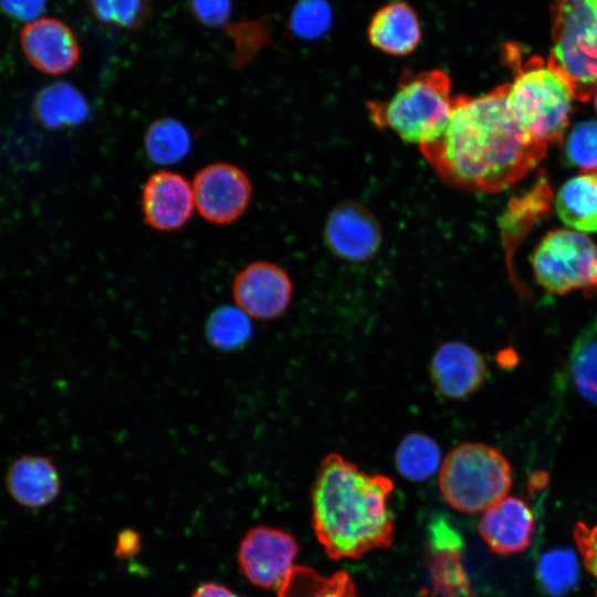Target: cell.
Returning a JSON list of instances; mask_svg holds the SVG:
<instances>
[{
    "label": "cell",
    "instance_id": "6da1fadb",
    "mask_svg": "<svg viewBox=\"0 0 597 597\" xmlns=\"http://www.w3.org/2000/svg\"><path fill=\"white\" fill-rule=\"evenodd\" d=\"M509 83L478 95H458L448 123L419 149L446 184L492 193L512 187L545 157L548 146L531 138L506 103Z\"/></svg>",
    "mask_w": 597,
    "mask_h": 597
},
{
    "label": "cell",
    "instance_id": "7a4b0ae2",
    "mask_svg": "<svg viewBox=\"0 0 597 597\" xmlns=\"http://www.w3.org/2000/svg\"><path fill=\"white\" fill-rule=\"evenodd\" d=\"M392 489L388 476L368 474L337 453L323 459L311 491L312 519L316 537L331 558H359L390 546L394 521L388 500Z\"/></svg>",
    "mask_w": 597,
    "mask_h": 597
},
{
    "label": "cell",
    "instance_id": "3957f363",
    "mask_svg": "<svg viewBox=\"0 0 597 597\" xmlns=\"http://www.w3.org/2000/svg\"><path fill=\"white\" fill-rule=\"evenodd\" d=\"M505 57L515 72L506 95L514 121L538 143H559L575 98L570 84L548 60L532 56L521 62L519 50L510 45Z\"/></svg>",
    "mask_w": 597,
    "mask_h": 597
},
{
    "label": "cell",
    "instance_id": "277c9868",
    "mask_svg": "<svg viewBox=\"0 0 597 597\" xmlns=\"http://www.w3.org/2000/svg\"><path fill=\"white\" fill-rule=\"evenodd\" d=\"M397 84L389 98L366 103L374 125L418 146L438 137L453 105L449 74L440 69L405 72Z\"/></svg>",
    "mask_w": 597,
    "mask_h": 597
},
{
    "label": "cell",
    "instance_id": "5b68a950",
    "mask_svg": "<svg viewBox=\"0 0 597 597\" xmlns=\"http://www.w3.org/2000/svg\"><path fill=\"white\" fill-rule=\"evenodd\" d=\"M511 467L496 449L463 442L442 460L439 489L447 503L464 513L484 512L507 495Z\"/></svg>",
    "mask_w": 597,
    "mask_h": 597
},
{
    "label": "cell",
    "instance_id": "8992f818",
    "mask_svg": "<svg viewBox=\"0 0 597 597\" xmlns=\"http://www.w3.org/2000/svg\"><path fill=\"white\" fill-rule=\"evenodd\" d=\"M552 36L548 61L566 77L574 97L587 101L597 90V0L558 1Z\"/></svg>",
    "mask_w": 597,
    "mask_h": 597
},
{
    "label": "cell",
    "instance_id": "52a82bcc",
    "mask_svg": "<svg viewBox=\"0 0 597 597\" xmlns=\"http://www.w3.org/2000/svg\"><path fill=\"white\" fill-rule=\"evenodd\" d=\"M531 263L537 283L549 293L597 290V247L579 231H549L535 248Z\"/></svg>",
    "mask_w": 597,
    "mask_h": 597
},
{
    "label": "cell",
    "instance_id": "ba28073f",
    "mask_svg": "<svg viewBox=\"0 0 597 597\" xmlns=\"http://www.w3.org/2000/svg\"><path fill=\"white\" fill-rule=\"evenodd\" d=\"M195 206L211 224H230L248 210L252 185L248 175L229 163H212L200 168L192 179Z\"/></svg>",
    "mask_w": 597,
    "mask_h": 597
},
{
    "label": "cell",
    "instance_id": "9c48e42d",
    "mask_svg": "<svg viewBox=\"0 0 597 597\" xmlns=\"http://www.w3.org/2000/svg\"><path fill=\"white\" fill-rule=\"evenodd\" d=\"M295 538L280 528L259 525L250 528L238 549V564L254 586L270 589L285 580L297 555Z\"/></svg>",
    "mask_w": 597,
    "mask_h": 597
},
{
    "label": "cell",
    "instance_id": "30bf717a",
    "mask_svg": "<svg viewBox=\"0 0 597 597\" xmlns=\"http://www.w3.org/2000/svg\"><path fill=\"white\" fill-rule=\"evenodd\" d=\"M231 294L235 307L249 318L273 321L287 310L293 283L284 269L268 261H253L233 277Z\"/></svg>",
    "mask_w": 597,
    "mask_h": 597
},
{
    "label": "cell",
    "instance_id": "8fae6325",
    "mask_svg": "<svg viewBox=\"0 0 597 597\" xmlns=\"http://www.w3.org/2000/svg\"><path fill=\"white\" fill-rule=\"evenodd\" d=\"M323 240L336 258L347 262H365L378 252L383 231L369 209L359 202L346 200L329 211Z\"/></svg>",
    "mask_w": 597,
    "mask_h": 597
},
{
    "label": "cell",
    "instance_id": "7c38bea8",
    "mask_svg": "<svg viewBox=\"0 0 597 597\" xmlns=\"http://www.w3.org/2000/svg\"><path fill=\"white\" fill-rule=\"evenodd\" d=\"M140 209L150 229L158 232L179 230L190 220L196 209L192 185L176 171H155L142 189Z\"/></svg>",
    "mask_w": 597,
    "mask_h": 597
},
{
    "label": "cell",
    "instance_id": "4fadbf2b",
    "mask_svg": "<svg viewBox=\"0 0 597 597\" xmlns=\"http://www.w3.org/2000/svg\"><path fill=\"white\" fill-rule=\"evenodd\" d=\"M19 40L27 61L44 74H64L81 56L73 31L56 18L43 17L27 22Z\"/></svg>",
    "mask_w": 597,
    "mask_h": 597
},
{
    "label": "cell",
    "instance_id": "5bb4252c",
    "mask_svg": "<svg viewBox=\"0 0 597 597\" xmlns=\"http://www.w3.org/2000/svg\"><path fill=\"white\" fill-rule=\"evenodd\" d=\"M429 374L440 395L449 399H463L481 388L486 379L488 366L478 349L451 341L436 349Z\"/></svg>",
    "mask_w": 597,
    "mask_h": 597
},
{
    "label": "cell",
    "instance_id": "9a60e30c",
    "mask_svg": "<svg viewBox=\"0 0 597 597\" xmlns=\"http://www.w3.org/2000/svg\"><path fill=\"white\" fill-rule=\"evenodd\" d=\"M534 525L530 506L522 499L506 495L482 512L478 528L493 553L511 555L530 546Z\"/></svg>",
    "mask_w": 597,
    "mask_h": 597
},
{
    "label": "cell",
    "instance_id": "2e32d148",
    "mask_svg": "<svg viewBox=\"0 0 597 597\" xmlns=\"http://www.w3.org/2000/svg\"><path fill=\"white\" fill-rule=\"evenodd\" d=\"M6 490L25 509L52 504L61 492V475L52 457L25 454L17 458L4 474Z\"/></svg>",
    "mask_w": 597,
    "mask_h": 597
},
{
    "label": "cell",
    "instance_id": "e0dca14e",
    "mask_svg": "<svg viewBox=\"0 0 597 597\" xmlns=\"http://www.w3.org/2000/svg\"><path fill=\"white\" fill-rule=\"evenodd\" d=\"M428 544V567L433 596L473 597L462 564L460 535L440 520L430 526Z\"/></svg>",
    "mask_w": 597,
    "mask_h": 597
},
{
    "label": "cell",
    "instance_id": "ac0fdd59",
    "mask_svg": "<svg viewBox=\"0 0 597 597\" xmlns=\"http://www.w3.org/2000/svg\"><path fill=\"white\" fill-rule=\"evenodd\" d=\"M369 43L394 56L412 53L421 41L416 11L404 1L388 3L376 11L367 29Z\"/></svg>",
    "mask_w": 597,
    "mask_h": 597
},
{
    "label": "cell",
    "instance_id": "d6986e66",
    "mask_svg": "<svg viewBox=\"0 0 597 597\" xmlns=\"http://www.w3.org/2000/svg\"><path fill=\"white\" fill-rule=\"evenodd\" d=\"M555 207L561 220L576 231H597V172H582L566 181Z\"/></svg>",
    "mask_w": 597,
    "mask_h": 597
},
{
    "label": "cell",
    "instance_id": "ffe728a7",
    "mask_svg": "<svg viewBox=\"0 0 597 597\" xmlns=\"http://www.w3.org/2000/svg\"><path fill=\"white\" fill-rule=\"evenodd\" d=\"M38 118L48 127L74 126L87 114L83 95L69 83H54L41 90L34 101Z\"/></svg>",
    "mask_w": 597,
    "mask_h": 597
},
{
    "label": "cell",
    "instance_id": "44dd1931",
    "mask_svg": "<svg viewBox=\"0 0 597 597\" xmlns=\"http://www.w3.org/2000/svg\"><path fill=\"white\" fill-rule=\"evenodd\" d=\"M279 597H357L350 576L339 570L322 576L305 566H294L279 587Z\"/></svg>",
    "mask_w": 597,
    "mask_h": 597
},
{
    "label": "cell",
    "instance_id": "7402d4cb",
    "mask_svg": "<svg viewBox=\"0 0 597 597\" xmlns=\"http://www.w3.org/2000/svg\"><path fill=\"white\" fill-rule=\"evenodd\" d=\"M439 444L429 436L411 432L402 438L395 453L398 472L409 481L422 482L440 470Z\"/></svg>",
    "mask_w": 597,
    "mask_h": 597
},
{
    "label": "cell",
    "instance_id": "603a6c76",
    "mask_svg": "<svg viewBox=\"0 0 597 597\" xmlns=\"http://www.w3.org/2000/svg\"><path fill=\"white\" fill-rule=\"evenodd\" d=\"M145 150L148 158L160 165L175 164L190 150V135L177 119L160 118L153 122L145 134Z\"/></svg>",
    "mask_w": 597,
    "mask_h": 597
},
{
    "label": "cell",
    "instance_id": "cb8c5ba5",
    "mask_svg": "<svg viewBox=\"0 0 597 597\" xmlns=\"http://www.w3.org/2000/svg\"><path fill=\"white\" fill-rule=\"evenodd\" d=\"M569 367L577 390L597 405V317L575 342Z\"/></svg>",
    "mask_w": 597,
    "mask_h": 597
},
{
    "label": "cell",
    "instance_id": "d4e9b609",
    "mask_svg": "<svg viewBox=\"0 0 597 597\" xmlns=\"http://www.w3.org/2000/svg\"><path fill=\"white\" fill-rule=\"evenodd\" d=\"M551 189L545 180L537 182L527 193L512 201L502 221V229L511 243L521 235L549 207Z\"/></svg>",
    "mask_w": 597,
    "mask_h": 597
},
{
    "label": "cell",
    "instance_id": "484cf974",
    "mask_svg": "<svg viewBox=\"0 0 597 597\" xmlns=\"http://www.w3.org/2000/svg\"><path fill=\"white\" fill-rule=\"evenodd\" d=\"M206 334L207 339L219 349L238 348L251 335L249 317L238 307H220L209 316Z\"/></svg>",
    "mask_w": 597,
    "mask_h": 597
},
{
    "label": "cell",
    "instance_id": "4316f807",
    "mask_svg": "<svg viewBox=\"0 0 597 597\" xmlns=\"http://www.w3.org/2000/svg\"><path fill=\"white\" fill-rule=\"evenodd\" d=\"M93 18L101 23L134 30L150 14V0H86Z\"/></svg>",
    "mask_w": 597,
    "mask_h": 597
},
{
    "label": "cell",
    "instance_id": "83f0119b",
    "mask_svg": "<svg viewBox=\"0 0 597 597\" xmlns=\"http://www.w3.org/2000/svg\"><path fill=\"white\" fill-rule=\"evenodd\" d=\"M537 570L544 588L555 596L569 590L576 584L579 574L577 559L568 549L545 553Z\"/></svg>",
    "mask_w": 597,
    "mask_h": 597
},
{
    "label": "cell",
    "instance_id": "f1b7e54d",
    "mask_svg": "<svg viewBox=\"0 0 597 597\" xmlns=\"http://www.w3.org/2000/svg\"><path fill=\"white\" fill-rule=\"evenodd\" d=\"M332 24V9L326 0H298L292 10L290 29L298 38L315 40Z\"/></svg>",
    "mask_w": 597,
    "mask_h": 597
},
{
    "label": "cell",
    "instance_id": "f546056e",
    "mask_svg": "<svg viewBox=\"0 0 597 597\" xmlns=\"http://www.w3.org/2000/svg\"><path fill=\"white\" fill-rule=\"evenodd\" d=\"M565 153L582 172H597V121L578 123L567 138Z\"/></svg>",
    "mask_w": 597,
    "mask_h": 597
},
{
    "label": "cell",
    "instance_id": "4dcf8cb0",
    "mask_svg": "<svg viewBox=\"0 0 597 597\" xmlns=\"http://www.w3.org/2000/svg\"><path fill=\"white\" fill-rule=\"evenodd\" d=\"M228 34L234 43L232 65L244 66L269 40V31L263 21H248L232 24Z\"/></svg>",
    "mask_w": 597,
    "mask_h": 597
},
{
    "label": "cell",
    "instance_id": "1f68e13d",
    "mask_svg": "<svg viewBox=\"0 0 597 597\" xmlns=\"http://www.w3.org/2000/svg\"><path fill=\"white\" fill-rule=\"evenodd\" d=\"M574 540L585 568L597 583V524L578 522L574 528Z\"/></svg>",
    "mask_w": 597,
    "mask_h": 597
},
{
    "label": "cell",
    "instance_id": "d6a6232c",
    "mask_svg": "<svg viewBox=\"0 0 597 597\" xmlns=\"http://www.w3.org/2000/svg\"><path fill=\"white\" fill-rule=\"evenodd\" d=\"M190 8L199 22L218 27L227 21L231 0H190Z\"/></svg>",
    "mask_w": 597,
    "mask_h": 597
},
{
    "label": "cell",
    "instance_id": "836d02e7",
    "mask_svg": "<svg viewBox=\"0 0 597 597\" xmlns=\"http://www.w3.org/2000/svg\"><path fill=\"white\" fill-rule=\"evenodd\" d=\"M46 0H0L1 11L11 19L30 22L44 11Z\"/></svg>",
    "mask_w": 597,
    "mask_h": 597
},
{
    "label": "cell",
    "instance_id": "e575fe53",
    "mask_svg": "<svg viewBox=\"0 0 597 597\" xmlns=\"http://www.w3.org/2000/svg\"><path fill=\"white\" fill-rule=\"evenodd\" d=\"M191 597H244L217 583H205L196 588Z\"/></svg>",
    "mask_w": 597,
    "mask_h": 597
},
{
    "label": "cell",
    "instance_id": "d590c367",
    "mask_svg": "<svg viewBox=\"0 0 597 597\" xmlns=\"http://www.w3.org/2000/svg\"><path fill=\"white\" fill-rule=\"evenodd\" d=\"M137 545L138 536L130 531H125L118 537L116 553L119 556L130 555L132 553L136 552Z\"/></svg>",
    "mask_w": 597,
    "mask_h": 597
},
{
    "label": "cell",
    "instance_id": "8d00e7d4",
    "mask_svg": "<svg viewBox=\"0 0 597 597\" xmlns=\"http://www.w3.org/2000/svg\"><path fill=\"white\" fill-rule=\"evenodd\" d=\"M558 1H563V2H578V1H582V0H558Z\"/></svg>",
    "mask_w": 597,
    "mask_h": 597
},
{
    "label": "cell",
    "instance_id": "74e56055",
    "mask_svg": "<svg viewBox=\"0 0 597 597\" xmlns=\"http://www.w3.org/2000/svg\"><path fill=\"white\" fill-rule=\"evenodd\" d=\"M595 93H596V94H595V107H596V109H597V90H596Z\"/></svg>",
    "mask_w": 597,
    "mask_h": 597
}]
</instances>
